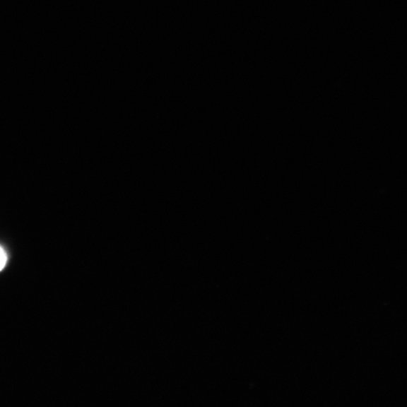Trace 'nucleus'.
Here are the masks:
<instances>
[{
	"label": "nucleus",
	"instance_id": "obj_1",
	"mask_svg": "<svg viewBox=\"0 0 407 407\" xmlns=\"http://www.w3.org/2000/svg\"><path fill=\"white\" fill-rule=\"evenodd\" d=\"M8 261V256L2 246H0V271L6 267Z\"/></svg>",
	"mask_w": 407,
	"mask_h": 407
}]
</instances>
